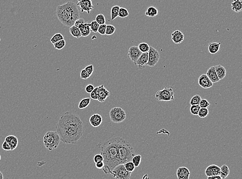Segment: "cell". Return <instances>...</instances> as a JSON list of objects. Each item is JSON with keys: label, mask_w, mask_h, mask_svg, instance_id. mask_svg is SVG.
<instances>
[{"label": "cell", "mask_w": 242, "mask_h": 179, "mask_svg": "<svg viewBox=\"0 0 242 179\" xmlns=\"http://www.w3.org/2000/svg\"><path fill=\"white\" fill-rule=\"evenodd\" d=\"M56 130L61 142L66 144L76 145L84 134V123L78 115L67 112L59 119Z\"/></svg>", "instance_id": "6da1fadb"}, {"label": "cell", "mask_w": 242, "mask_h": 179, "mask_svg": "<svg viewBox=\"0 0 242 179\" xmlns=\"http://www.w3.org/2000/svg\"><path fill=\"white\" fill-rule=\"evenodd\" d=\"M118 140V137H112L103 144H99L97 146L103 157L104 166L102 169L106 174L111 173L114 168L119 164Z\"/></svg>", "instance_id": "7a4b0ae2"}, {"label": "cell", "mask_w": 242, "mask_h": 179, "mask_svg": "<svg viewBox=\"0 0 242 179\" xmlns=\"http://www.w3.org/2000/svg\"><path fill=\"white\" fill-rule=\"evenodd\" d=\"M56 16L64 26L70 27L80 18V12L76 3L68 1L57 6Z\"/></svg>", "instance_id": "3957f363"}, {"label": "cell", "mask_w": 242, "mask_h": 179, "mask_svg": "<svg viewBox=\"0 0 242 179\" xmlns=\"http://www.w3.org/2000/svg\"><path fill=\"white\" fill-rule=\"evenodd\" d=\"M118 151L119 164L131 161L135 156L134 150L131 144L124 138L118 137Z\"/></svg>", "instance_id": "277c9868"}, {"label": "cell", "mask_w": 242, "mask_h": 179, "mask_svg": "<svg viewBox=\"0 0 242 179\" xmlns=\"http://www.w3.org/2000/svg\"><path fill=\"white\" fill-rule=\"evenodd\" d=\"M60 142V137L56 131H48L43 136V145L45 148L49 151L56 149L59 147Z\"/></svg>", "instance_id": "5b68a950"}, {"label": "cell", "mask_w": 242, "mask_h": 179, "mask_svg": "<svg viewBox=\"0 0 242 179\" xmlns=\"http://www.w3.org/2000/svg\"><path fill=\"white\" fill-rule=\"evenodd\" d=\"M109 118L111 121L115 123L123 122L126 119V113L122 108L115 107L109 111Z\"/></svg>", "instance_id": "8992f818"}, {"label": "cell", "mask_w": 242, "mask_h": 179, "mask_svg": "<svg viewBox=\"0 0 242 179\" xmlns=\"http://www.w3.org/2000/svg\"><path fill=\"white\" fill-rule=\"evenodd\" d=\"M155 99L159 101H173L175 99L174 90L172 88L166 87L162 90H158L155 95Z\"/></svg>", "instance_id": "52a82bcc"}, {"label": "cell", "mask_w": 242, "mask_h": 179, "mask_svg": "<svg viewBox=\"0 0 242 179\" xmlns=\"http://www.w3.org/2000/svg\"><path fill=\"white\" fill-rule=\"evenodd\" d=\"M114 178L118 179H129L131 177L132 172L125 169L124 165L119 164L114 168L111 173Z\"/></svg>", "instance_id": "ba28073f"}, {"label": "cell", "mask_w": 242, "mask_h": 179, "mask_svg": "<svg viewBox=\"0 0 242 179\" xmlns=\"http://www.w3.org/2000/svg\"><path fill=\"white\" fill-rule=\"evenodd\" d=\"M160 58V53L153 47H150L148 51V62L147 66L153 67L158 62Z\"/></svg>", "instance_id": "9c48e42d"}, {"label": "cell", "mask_w": 242, "mask_h": 179, "mask_svg": "<svg viewBox=\"0 0 242 179\" xmlns=\"http://www.w3.org/2000/svg\"><path fill=\"white\" fill-rule=\"evenodd\" d=\"M77 5L80 7L81 12H86L88 14L94 9L92 0H78Z\"/></svg>", "instance_id": "30bf717a"}, {"label": "cell", "mask_w": 242, "mask_h": 179, "mask_svg": "<svg viewBox=\"0 0 242 179\" xmlns=\"http://www.w3.org/2000/svg\"><path fill=\"white\" fill-rule=\"evenodd\" d=\"M142 53L139 50L137 46H132L129 48L128 50V57L132 62L135 64L137 60L139 59Z\"/></svg>", "instance_id": "8fae6325"}, {"label": "cell", "mask_w": 242, "mask_h": 179, "mask_svg": "<svg viewBox=\"0 0 242 179\" xmlns=\"http://www.w3.org/2000/svg\"><path fill=\"white\" fill-rule=\"evenodd\" d=\"M199 85L204 89H208L212 87L213 83L210 80L206 74H201L198 78Z\"/></svg>", "instance_id": "7c38bea8"}, {"label": "cell", "mask_w": 242, "mask_h": 179, "mask_svg": "<svg viewBox=\"0 0 242 179\" xmlns=\"http://www.w3.org/2000/svg\"><path fill=\"white\" fill-rule=\"evenodd\" d=\"M98 101L100 102H103L110 95V92L103 85L98 86Z\"/></svg>", "instance_id": "4fadbf2b"}, {"label": "cell", "mask_w": 242, "mask_h": 179, "mask_svg": "<svg viewBox=\"0 0 242 179\" xmlns=\"http://www.w3.org/2000/svg\"><path fill=\"white\" fill-rule=\"evenodd\" d=\"M148 62V52L142 53L139 59L137 60L135 65H137L139 69H144L145 67L147 66Z\"/></svg>", "instance_id": "5bb4252c"}, {"label": "cell", "mask_w": 242, "mask_h": 179, "mask_svg": "<svg viewBox=\"0 0 242 179\" xmlns=\"http://www.w3.org/2000/svg\"><path fill=\"white\" fill-rule=\"evenodd\" d=\"M221 168L216 165H211L206 168L205 170V175L208 177L212 175H219Z\"/></svg>", "instance_id": "9a60e30c"}, {"label": "cell", "mask_w": 242, "mask_h": 179, "mask_svg": "<svg viewBox=\"0 0 242 179\" xmlns=\"http://www.w3.org/2000/svg\"><path fill=\"white\" fill-rule=\"evenodd\" d=\"M103 119L101 116L99 114H94L89 118V123L92 127L97 128L101 125Z\"/></svg>", "instance_id": "2e32d148"}, {"label": "cell", "mask_w": 242, "mask_h": 179, "mask_svg": "<svg viewBox=\"0 0 242 179\" xmlns=\"http://www.w3.org/2000/svg\"><path fill=\"white\" fill-rule=\"evenodd\" d=\"M190 174L189 170L186 167H180L177 170V176L179 179H188Z\"/></svg>", "instance_id": "e0dca14e"}, {"label": "cell", "mask_w": 242, "mask_h": 179, "mask_svg": "<svg viewBox=\"0 0 242 179\" xmlns=\"http://www.w3.org/2000/svg\"><path fill=\"white\" fill-rule=\"evenodd\" d=\"M172 39L175 44H180L183 41L184 35L179 30H176L172 33Z\"/></svg>", "instance_id": "ac0fdd59"}, {"label": "cell", "mask_w": 242, "mask_h": 179, "mask_svg": "<svg viewBox=\"0 0 242 179\" xmlns=\"http://www.w3.org/2000/svg\"><path fill=\"white\" fill-rule=\"evenodd\" d=\"M206 75L213 84L217 83L220 81L217 76L214 66H212L209 68V69L207 71Z\"/></svg>", "instance_id": "d6986e66"}, {"label": "cell", "mask_w": 242, "mask_h": 179, "mask_svg": "<svg viewBox=\"0 0 242 179\" xmlns=\"http://www.w3.org/2000/svg\"><path fill=\"white\" fill-rule=\"evenodd\" d=\"M5 141L8 143L10 146L11 150H14L17 148L18 145V139L17 137L14 135H9L6 137Z\"/></svg>", "instance_id": "ffe728a7"}, {"label": "cell", "mask_w": 242, "mask_h": 179, "mask_svg": "<svg viewBox=\"0 0 242 179\" xmlns=\"http://www.w3.org/2000/svg\"><path fill=\"white\" fill-rule=\"evenodd\" d=\"M78 28L80 30L81 33L82 34V37H87L92 32L90 27L89 24L87 23L81 24L78 26Z\"/></svg>", "instance_id": "44dd1931"}, {"label": "cell", "mask_w": 242, "mask_h": 179, "mask_svg": "<svg viewBox=\"0 0 242 179\" xmlns=\"http://www.w3.org/2000/svg\"><path fill=\"white\" fill-rule=\"evenodd\" d=\"M215 70L216 72L217 76L219 80H223L226 75V70L224 67L221 65L215 66Z\"/></svg>", "instance_id": "7402d4cb"}, {"label": "cell", "mask_w": 242, "mask_h": 179, "mask_svg": "<svg viewBox=\"0 0 242 179\" xmlns=\"http://www.w3.org/2000/svg\"><path fill=\"white\" fill-rule=\"evenodd\" d=\"M221 43H217V42H213L209 44V47H208V50L210 53L211 54H215L219 52V50L220 49V46H221Z\"/></svg>", "instance_id": "603a6c76"}, {"label": "cell", "mask_w": 242, "mask_h": 179, "mask_svg": "<svg viewBox=\"0 0 242 179\" xmlns=\"http://www.w3.org/2000/svg\"><path fill=\"white\" fill-rule=\"evenodd\" d=\"M69 32L71 35H72L73 37H75L76 38H80L82 37V34L81 33L80 30L78 26H76L74 25L71 26L69 28Z\"/></svg>", "instance_id": "cb8c5ba5"}, {"label": "cell", "mask_w": 242, "mask_h": 179, "mask_svg": "<svg viewBox=\"0 0 242 179\" xmlns=\"http://www.w3.org/2000/svg\"><path fill=\"white\" fill-rule=\"evenodd\" d=\"M231 8L233 11L239 12L242 10V2L241 0H234L231 3Z\"/></svg>", "instance_id": "d4e9b609"}, {"label": "cell", "mask_w": 242, "mask_h": 179, "mask_svg": "<svg viewBox=\"0 0 242 179\" xmlns=\"http://www.w3.org/2000/svg\"><path fill=\"white\" fill-rule=\"evenodd\" d=\"M158 10L154 6H150L147 10L145 15L149 17H154L158 15Z\"/></svg>", "instance_id": "484cf974"}, {"label": "cell", "mask_w": 242, "mask_h": 179, "mask_svg": "<svg viewBox=\"0 0 242 179\" xmlns=\"http://www.w3.org/2000/svg\"><path fill=\"white\" fill-rule=\"evenodd\" d=\"M91 102V98H85L81 100L78 103V108L80 109H85L89 105Z\"/></svg>", "instance_id": "4316f807"}, {"label": "cell", "mask_w": 242, "mask_h": 179, "mask_svg": "<svg viewBox=\"0 0 242 179\" xmlns=\"http://www.w3.org/2000/svg\"><path fill=\"white\" fill-rule=\"evenodd\" d=\"M221 168V171L219 175L221 176V179H226L230 173V170L229 169L228 166L226 165H224Z\"/></svg>", "instance_id": "83f0119b"}, {"label": "cell", "mask_w": 242, "mask_h": 179, "mask_svg": "<svg viewBox=\"0 0 242 179\" xmlns=\"http://www.w3.org/2000/svg\"><path fill=\"white\" fill-rule=\"evenodd\" d=\"M119 8L120 7L118 5H116L112 7L111 11V20L116 19L118 16V12H119Z\"/></svg>", "instance_id": "f1b7e54d"}, {"label": "cell", "mask_w": 242, "mask_h": 179, "mask_svg": "<svg viewBox=\"0 0 242 179\" xmlns=\"http://www.w3.org/2000/svg\"><path fill=\"white\" fill-rule=\"evenodd\" d=\"M63 39H64V37L63 36V35L62 34L58 33H56L53 35L50 39V41L52 44H54L55 43H57Z\"/></svg>", "instance_id": "f546056e"}, {"label": "cell", "mask_w": 242, "mask_h": 179, "mask_svg": "<svg viewBox=\"0 0 242 179\" xmlns=\"http://www.w3.org/2000/svg\"><path fill=\"white\" fill-rule=\"evenodd\" d=\"M137 47L142 53L148 52L150 49L149 45L146 43H140Z\"/></svg>", "instance_id": "4dcf8cb0"}, {"label": "cell", "mask_w": 242, "mask_h": 179, "mask_svg": "<svg viewBox=\"0 0 242 179\" xmlns=\"http://www.w3.org/2000/svg\"><path fill=\"white\" fill-rule=\"evenodd\" d=\"M53 45H54V47L55 49L59 50H61L64 49L66 45V42L65 39H63V40H61L60 41H58L57 43H55Z\"/></svg>", "instance_id": "1f68e13d"}, {"label": "cell", "mask_w": 242, "mask_h": 179, "mask_svg": "<svg viewBox=\"0 0 242 179\" xmlns=\"http://www.w3.org/2000/svg\"><path fill=\"white\" fill-rule=\"evenodd\" d=\"M129 16V12L126 8L124 7H120L118 12V17L121 18H125Z\"/></svg>", "instance_id": "d6a6232c"}, {"label": "cell", "mask_w": 242, "mask_h": 179, "mask_svg": "<svg viewBox=\"0 0 242 179\" xmlns=\"http://www.w3.org/2000/svg\"><path fill=\"white\" fill-rule=\"evenodd\" d=\"M201 98L200 95H194L193 97L191 98V99L190 100L189 103L191 105H199L200 102L201 101Z\"/></svg>", "instance_id": "836d02e7"}, {"label": "cell", "mask_w": 242, "mask_h": 179, "mask_svg": "<svg viewBox=\"0 0 242 179\" xmlns=\"http://www.w3.org/2000/svg\"><path fill=\"white\" fill-rule=\"evenodd\" d=\"M142 158V156L140 154H138V155L134 156L132 158L131 161L133 162V163L134 164L135 166L136 167H137L141 164Z\"/></svg>", "instance_id": "e575fe53"}, {"label": "cell", "mask_w": 242, "mask_h": 179, "mask_svg": "<svg viewBox=\"0 0 242 179\" xmlns=\"http://www.w3.org/2000/svg\"><path fill=\"white\" fill-rule=\"evenodd\" d=\"M123 165H124V166L125 167V169L127 170V171L131 172H132L134 171L135 169L136 168V167L135 166L134 164L133 163V162H132V161L127 162V163L124 164Z\"/></svg>", "instance_id": "d590c367"}, {"label": "cell", "mask_w": 242, "mask_h": 179, "mask_svg": "<svg viewBox=\"0 0 242 179\" xmlns=\"http://www.w3.org/2000/svg\"><path fill=\"white\" fill-rule=\"evenodd\" d=\"M116 31V27L113 25L109 24L106 25V35L108 36L112 35Z\"/></svg>", "instance_id": "8d00e7d4"}, {"label": "cell", "mask_w": 242, "mask_h": 179, "mask_svg": "<svg viewBox=\"0 0 242 179\" xmlns=\"http://www.w3.org/2000/svg\"><path fill=\"white\" fill-rule=\"evenodd\" d=\"M209 110L208 108H200L198 115L200 118H204L207 117V116L209 115Z\"/></svg>", "instance_id": "74e56055"}, {"label": "cell", "mask_w": 242, "mask_h": 179, "mask_svg": "<svg viewBox=\"0 0 242 179\" xmlns=\"http://www.w3.org/2000/svg\"><path fill=\"white\" fill-rule=\"evenodd\" d=\"M89 26L91 31L94 33L98 32V29H99L100 25L96 20H94V21L91 22L90 24H89Z\"/></svg>", "instance_id": "f35d334b"}, {"label": "cell", "mask_w": 242, "mask_h": 179, "mask_svg": "<svg viewBox=\"0 0 242 179\" xmlns=\"http://www.w3.org/2000/svg\"><path fill=\"white\" fill-rule=\"evenodd\" d=\"M95 20L98 22V23L99 24V25L106 24V18L103 14H98V15H97Z\"/></svg>", "instance_id": "ab89813d"}, {"label": "cell", "mask_w": 242, "mask_h": 179, "mask_svg": "<svg viewBox=\"0 0 242 179\" xmlns=\"http://www.w3.org/2000/svg\"><path fill=\"white\" fill-rule=\"evenodd\" d=\"M200 108L201 107L199 106V105H191V107L190 108L191 113L192 115H198Z\"/></svg>", "instance_id": "60d3db41"}, {"label": "cell", "mask_w": 242, "mask_h": 179, "mask_svg": "<svg viewBox=\"0 0 242 179\" xmlns=\"http://www.w3.org/2000/svg\"><path fill=\"white\" fill-rule=\"evenodd\" d=\"M90 98L94 100H98V87L95 88L93 91L90 93Z\"/></svg>", "instance_id": "b9f144b4"}, {"label": "cell", "mask_w": 242, "mask_h": 179, "mask_svg": "<svg viewBox=\"0 0 242 179\" xmlns=\"http://www.w3.org/2000/svg\"><path fill=\"white\" fill-rule=\"evenodd\" d=\"M199 105L201 108H208L210 106V103H209V102L207 99H201Z\"/></svg>", "instance_id": "7bdbcfd3"}, {"label": "cell", "mask_w": 242, "mask_h": 179, "mask_svg": "<svg viewBox=\"0 0 242 179\" xmlns=\"http://www.w3.org/2000/svg\"><path fill=\"white\" fill-rule=\"evenodd\" d=\"M106 24L100 25L98 30V33H99L100 35H106Z\"/></svg>", "instance_id": "ee69618b"}, {"label": "cell", "mask_w": 242, "mask_h": 179, "mask_svg": "<svg viewBox=\"0 0 242 179\" xmlns=\"http://www.w3.org/2000/svg\"><path fill=\"white\" fill-rule=\"evenodd\" d=\"M90 76L88 74L86 70L83 69L80 73V78L82 80H86L90 78Z\"/></svg>", "instance_id": "f6af8a7d"}, {"label": "cell", "mask_w": 242, "mask_h": 179, "mask_svg": "<svg viewBox=\"0 0 242 179\" xmlns=\"http://www.w3.org/2000/svg\"><path fill=\"white\" fill-rule=\"evenodd\" d=\"M84 69L86 70L90 76H92L94 73V68L93 65H90L89 66H87Z\"/></svg>", "instance_id": "bcb514c9"}, {"label": "cell", "mask_w": 242, "mask_h": 179, "mask_svg": "<svg viewBox=\"0 0 242 179\" xmlns=\"http://www.w3.org/2000/svg\"><path fill=\"white\" fill-rule=\"evenodd\" d=\"M95 163L99 162V161H103V157L101 154H97L94 158Z\"/></svg>", "instance_id": "7dc6e473"}, {"label": "cell", "mask_w": 242, "mask_h": 179, "mask_svg": "<svg viewBox=\"0 0 242 179\" xmlns=\"http://www.w3.org/2000/svg\"><path fill=\"white\" fill-rule=\"evenodd\" d=\"M85 23V20L84 19V18H78V19L76 20V21H75L74 22V26H78H78L81 25V24H84Z\"/></svg>", "instance_id": "c3c4849f"}, {"label": "cell", "mask_w": 242, "mask_h": 179, "mask_svg": "<svg viewBox=\"0 0 242 179\" xmlns=\"http://www.w3.org/2000/svg\"><path fill=\"white\" fill-rule=\"evenodd\" d=\"M2 148L3 150H5V151H10V150H11L10 146L8 143L6 142V141H5V140H4V142H3V144H2Z\"/></svg>", "instance_id": "681fc988"}, {"label": "cell", "mask_w": 242, "mask_h": 179, "mask_svg": "<svg viewBox=\"0 0 242 179\" xmlns=\"http://www.w3.org/2000/svg\"><path fill=\"white\" fill-rule=\"evenodd\" d=\"M94 85H92V84H89L88 85L86 86V88H85V90H86V92H87L88 94H90L93 90H94Z\"/></svg>", "instance_id": "f907efd6"}, {"label": "cell", "mask_w": 242, "mask_h": 179, "mask_svg": "<svg viewBox=\"0 0 242 179\" xmlns=\"http://www.w3.org/2000/svg\"><path fill=\"white\" fill-rule=\"evenodd\" d=\"M95 164H96L95 166H96V168H98L99 169H102L103 168L104 166L103 161H99V162L95 163Z\"/></svg>", "instance_id": "816d5d0a"}, {"label": "cell", "mask_w": 242, "mask_h": 179, "mask_svg": "<svg viewBox=\"0 0 242 179\" xmlns=\"http://www.w3.org/2000/svg\"><path fill=\"white\" fill-rule=\"evenodd\" d=\"M208 179H221V176L219 175H212L210 177H208Z\"/></svg>", "instance_id": "f5cc1de1"}, {"label": "cell", "mask_w": 242, "mask_h": 179, "mask_svg": "<svg viewBox=\"0 0 242 179\" xmlns=\"http://www.w3.org/2000/svg\"><path fill=\"white\" fill-rule=\"evenodd\" d=\"M4 178V176H3V174L2 173V172L0 171V179H3Z\"/></svg>", "instance_id": "db71d44e"}, {"label": "cell", "mask_w": 242, "mask_h": 179, "mask_svg": "<svg viewBox=\"0 0 242 179\" xmlns=\"http://www.w3.org/2000/svg\"><path fill=\"white\" fill-rule=\"evenodd\" d=\"M1 155H0V161H1Z\"/></svg>", "instance_id": "11a10c76"}, {"label": "cell", "mask_w": 242, "mask_h": 179, "mask_svg": "<svg viewBox=\"0 0 242 179\" xmlns=\"http://www.w3.org/2000/svg\"><path fill=\"white\" fill-rule=\"evenodd\" d=\"M0 42H1V38H0Z\"/></svg>", "instance_id": "9f6ffc18"}]
</instances>
